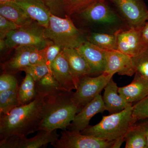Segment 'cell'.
<instances>
[{"label":"cell","mask_w":148,"mask_h":148,"mask_svg":"<svg viewBox=\"0 0 148 148\" xmlns=\"http://www.w3.org/2000/svg\"><path fill=\"white\" fill-rule=\"evenodd\" d=\"M125 148H147L145 131L137 123L132 125L125 135Z\"/></svg>","instance_id":"cell-22"},{"label":"cell","mask_w":148,"mask_h":148,"mask_svg":"<svg viewBox=\"0 0 148 148\" xmlns=\"http://www.w3.org/2000/svg\"><path fill=\"white\" fill-rule=\"evenodd\" d=\"M14 2L23 9L33 20L44 28L48 27L51 13L42 0H16Z\"/></svg>","instance_id":"cell-17"},{"label":"cell","mask_w":148,"mask_h":148,"mask_svg":"<svg viewBox=\"0 0 148 148\" xmlns=\"http://www.w3.org/2000/svg\"><path fill=\"white\" fill-rule=\"evenodd\" d=\"M132 110V103L121 112L103 116L98 124L93 126L89 125L80 132L83 135L114 142L113 148H120L125 141L126 133L133 125Z\"/></svg>","instance_id":"cell-3"},{"label":"cell","mask_w":148,"mask_h":148,"mask_svg":"<svg viewBox=\"0 0 148 148\" xmlns=\"http://www.w3.org/2000/svg\"><path fill=\"white\" fill-rule=\"evenodd\" d=\"M143 35L144 38L148 44V18L143 28Z\"/></svg>","instance_id":"cell-37"},{"label":"cell","mask_w":148,"mask_h":148,"mask_svg":"<svg viewBox=\"0 0 148 148\" xmlns=\"http://www.w3.org/2000/svg\"><path fill=\"white\" fill-rule=\"evenodd\" d=\"M18 88L0 92V116L7 114L14 108L21 106L18 100Z\"/></svg>","instance_id":"cell-25"},{"label":"cell","mask_w":148,"mask_h":148,"mask_svg":"<svg viewBox=\"0 0 148 148\" xmlns=\"http://www.w3.org/2000/svg\"><path fill=\"white\" fill-rule=\"evenodd\" d=\"M16 0H0V3L6 2H14Z\"/></svg>","instance_id":"cell-39"},{"label":"cell","mask_w":148,"mask_h":148,"mask_svg":"<svg viewBox=\"0 0 148 148\" xmlns=\"http://www.w3.org/2000/svg\"><path fill=\"white\" fill-rule=\"evenodd\" d=\"M77 49L86 60L92 74H101L104 73L106 65V51L88 41Z\"/></svg>","instance_id":"cell-14"},{"label":"cell","mask_w":148,"mask_h":148,"mask_svg":"<svg viewBox=\"0 0 148 148\" xmlns=\"http://www.w3.org/2000/svg\"><path fill=\"white\" fill-rule=\"evenodd\" d=\"M135 73L148 79V46L142 53L132 57Z\"/></svg>","instance_id":"cell-27"},{"label":"cell","mask_w":148,"mask_h":148,"mask_svg":"<svg viewBox=\"0 0 148 148\" xmlns=\"http://www.w3.org/2000/svg\"><path fill=\"white\" fill-rule=\"evenodd\" d=\"M0 14L19 27L33 21L23 9L14 2L0 3Z\"/></svg>","instance_id":"cell-21"},{"label":"cell","mask_w":148,"mask_h":148,"mask_svg":"<svg viewBox=\"0 0 148 148\" xmlns=\"http://www.w3.org/2000/svg\"><path fill=\"white\" fill-rule=\"evenodd\" d=\"M61 136L51 145L55 148H113L114 143L94 136L83 135L80 132L64 130Z\"/></svg>","instance_id":"cell-8"},{"label":"cell","mask_w":148,"mask_h":148,"mask_svg":"<svg viewBox=\"0 0 148 148\" xmlns=\"http://www.w3.org/2000/svg\"><path fill=\"white\" fill-rule=\"evenodd\" d=\"M113 75L104 73L96 77L86 75L81 78L72 99L75 106L81 109L100 94Z\"/></svg>","instance_id":"cell-6"},{"label":"cell","mask_w":148,"mask_h":148,"mask_svg":"<svg viewBox=\"0 0 148 148\" xmlns=\"http://www.w3.org/2000/svg\"><path fill=\"white\" fill-rule=\"evenodd\" d=\"M7 48L5 39H0V49L1 51H3Z\"/></svg>","instance_id":"cell-38"},{"label":"cell","mask_w":148,"mask_h":148,"mask_svg":"<svg viewBox=\"0 0 148 148\" xmlns=\"http://www.w3.org/2000/svg\"><path fill=\"white\" fill-rule=\"evenodd\" d=\"M36 91V96L32 102L16 107L0 116V141L14 135L27 137L38 131L42 119L45 98L48 92Z\"/></svg>","instance_id":"cell-1"},{"label":"cell","mask_w":148,"mask_h":148,"mask_svg":"<svg viewBox=\"0 0 148 148\" xmlns=\"http://www.w3.org/2000/svg\"><path fill=\"white\" fill-rule=\"evenodd\" d=\"M61 51L62 49L61 47L54 43L49 45L46 47V64L48 66L50 71L52 62L55 60L58 54L61 53Z\"/></svg>","instance_id":"cell-34"},{"label":"cell","mask_w":148,"mask_h":148,"mask_svg":"<svg viewBox=\"0 0 148 148\" xmlns=\"http://www.w3.org/2000/svg\"><path fill=\"white\" fill-rule=\"evenodd\" d=\"M104 0H66V12L67 15L79 14L95 3Z\"/></svg>","instance_id":"cell-26"},{"label":"cell","mask_w":148,"mask_h":148,"mask_svg":"<svg viewBox=\"0 0 148 148\" xmlns=\"http://www.w3.org/2000/svg\"><path fill=\"white\" fill-rule=\"evenodd\" d=\"M143 28L116 30L115 33L116 36L117 50L131 57H135L142 53L148 46L143 36Z\"/></svg>","instance_id":"cell-10"},{"label":"cell","mask_w":148,"mask_h":148,"mask_svg":"<svg viewBox=\"0 0 148 148\" xmlns=\"http://www.w3.org/2000/svg\"><path fill=\"white\" fill-rule=\"evenodd\" d=\"M107 1L113 5L128 29L144 27L148 18V9L144 0Z\"/></svg>","instance_id":"cell-7"},{"label":"cell","mask_w":148,"mask_h":148,"mask_svg":"<svg viewBox=\"0 0 148 148\" xmlns=\"http://www.w3.org/2000/svg\"><path fill=\"white\" fill-rule=\"evenodd\" d=\"M118 92L127 103L139 102L148 95V79L135 73L132 82L125 86L119 87Z\"/></svg>","instance_id":"cell-18"},{"label":"cell","mask_w":148,"mask_h":148,"mask_svg":"<svg viewBox=\"0 0 148 148\" xmlns=\"http://www.w3.org/2000/svg\"><path fill=\"white\" fill-rule=\"evenodd\" d=\"M26 73L29 74L33 78L36 83L45 76L51 71L48 66L46 64L30 65L23 70Z\"/></svg>","instance_id":"cell-30"},{"label":"cell","mask_w":148,"mask_h":148,"mask_svg":"<svg viewBox=\"0 0 148 148\" xmlns=\"http://www.w3.org/2000/svg\"><path fill=\"white\" fill-rule=\"evenodd\" d=\"M118 88L113 77L104 88L103 100L106 110L108 111L110 114L121 112L132 104L127 103L120 95Z\"/></svg>","instance_id":"cell-19"},{"label":"cell","mask_w":148,"mask_h":148,"mask_svg":"<svg viewBox=\"0 0 148 148\" xmlns=\"http://www.w3.org/2000/svg\"><path fill=\"white\" fill-rule=\"evenodd\" d=\"M53 14L60 16L66 12V0H42Z\"/></svg>","instance_id":"cell-32"},{"label":"cell","mask_w":148,"mask_h":148,"mask_svg":"<svg viewBox=\"0 0 148 148\" xmlns=\"http://www.w3.org/2000/svg\"><path fill=\"white\" fill-rule=\"evenodd\" d=\"M18 94L21 106L30 103L36 98L37 94L36 82L29 74L26 73V76L18 87Z\"/></svg>","instance_id":"cell-24"},{"label":"cell","mask_w":148,"mask_h":148,"mask_svg":"<svg viewBox=\"0 0 148 148\" xmlns=\"http://www.w3.org/2000/svg\"><path fill=\"white\" fill-rule=\"evenodd\" d=\"M46 47L41 49H36L33 51L30 54L29 57L30 65L46 64Z\"/></svg>","instance_id":"cell-35"},{"label":"cell","mask_w":148,"mask_h":148,"mask_svg":"<svg viewBox=\"0 0 148 148\" xmlns=\"http://www.w3.org/2000/svg\"><path fill=\"white\" fill-rule=\"evenodd\" d=\"M18 27L16 24L0 14V39H5L8 33Z\"/></svg>","instance_id":"cell-33"},{"label":"cell","mask_w":148,"mask_h":148,"mask_svg":"<svg viewBox=\"0 0 148 148\" xmlns=\"http://www.w3.org/2000/svg\"><path fill=\"white\" fill-rule=\"evenodd\" d=\"M36 90L49 91L60 88L53 74L49 72L43 77L39 81L36 83Z\"/></svg>","instance_id":"cell-29"},{"label":"cell","mask_w":148,"mask_h":148,"mask_svg":"<svg viewBox=\"0 0 148 148\" xmlns=\"http://www.w3.org/2000/svg\"><path fill=\"white\" fill-rule=\"evenodd\" d=\"M45 38L65 48H77L88 41V34L77 28L69 15L61 18L51 13L49 24L45 28Z\"/></svg>","instance_id":"cell-4"},{"label":"cell","mask_w":148,"mask_h":148,"mask_svg":"<svg viewBox=\"0 0 148 148\" xmlns=\"http://www.w3.org/2000/svg\"><path fill=\"white\" fill-rule=\"evenodd\" d=\"M148 119V94L133 106L132 119L133 124L137 121Z\"/></svg>","instance_id":"cell-28"},{"label":"cell","mask_w":148,"mask_h":148,"mask_svg":"<svg viewBox=\"0 0 148 148\" xmlns=\"http://www.w3.org/2000/svg\"><path fill=\"white\" fill-rule=\"evenodd\" d=\"M51 72L62 90L71 91L76 89L68 61L61 51L52 62Z\"/></svg>","instance_id":"cell-15"},{"label":"cell","mask_w":148,"mask_h":148,"mask_svg":"<svg viewBox=\"0 0 148 148\" xmlns=\"http://www.w3.org/2000/svg\"><path fill=\"white\" fill-rule=\"evenodd\" d=\"M88 41L106 51L117 50V43L115 33H94L88 34Z\"/></svg>","instance_id":"cell-23"},{"label":"cell","mask_w":148,"mask_h":148,"mask_svg":"<svg viewBox=\"0 0 148 148\" xmlns=\"http://www.w3.org/2000/svg\"><path fill=\"white\" fill-rule=\"evenodd\" d=\"M18 81L13 75L4 72L0 76V92L14 90L18 87Z\"/></svg>","instance_id":"cell-31"},{"label":"cell","mask_w":148,"mask_h":148,"mask_svg":"<svg viewBox=\"0 0 148 148\" xmlns=\"http://www.w3.org/2000/svg\"><path fill=\"white\" fill-rule=\"evenodd\" d=\"M47 92L45 98L42 119L38 131L67 130L76 115L81 110L72 100L73 92L61 89Z\"/></svg>","instance_id":"cell-2"},{"label":"cell","mask_w":148,"mask_h":148,"mask_svg":"<svg viewBox=\"0 0 148 148\" xmlns=\"http://www.w3.org/2000/svg\"><path fill=\"white\" fill-rule=\"evenodd\" d=\"M36 49L37 48L30 46H19L15 47L12 57L3 64L4 71L12 74L23 71L30 65V54Z\"/></svg>","instance_id":"cell-20"},{"label":"cell","mask_w":148,"mask_h":148,"mask_svg":"<svg viewBox=\"0 0 148 148\" xmlns=\"http://www.w3.org/2000/svg\"><path fill=\"white\" fill-rule=\"evenodd\" d=\"M106 110L103 97L99 94L77 114L67 129L81 132L89 126V121L92 117Z\"/></svg>","instance_id":"cell-12"},{"label":"cell","mask_w":148,"mask_h":148,"mask_svg":"<svg viewBox=\"0 0 148 148\" xmlns=\"http://www.w3.org/2000/svg\"><path fill=\"white\" fill-rule=\"evenodd\" d=\"M56 130L52 131L39 130L33 138L14 135L0 141L1 148H39L45 147L49 143H55L59 138Z\"/></svg>","instance_id":"cell-11"},{"label":"cell","mask_w":148,"mask_h":148,"mask_svg":"<svg viewBox=\"0 0 148 148\" xmlns=\"http://www.w3.org/2000/svg\"><path fill=\"white\" fill-rule=\"evenodd\" d=\"M107 1L104 0L95 3L79 14L90 23L104 27H116L121 24L122 21H124L117 12L111 7Z\"/></svg>","instance_id":"cell-9"},{"label":"cell","mask_w":148,"mask_h":148,"mask_svg":"<svg viewBox=\"0 0 148 148\" xmlns=\"http://www.w3.org/2000/svg\"><path fill=\"white\" fill-rule=\"evenodd\" d=\"M61 52L68 61L77 89L81 78L92 75L90 67L77 49L65 48Z\"/></svg>","instance_id":"cell-16"},{"label":"cell","mask_w":148,"mask_h":148,"mask_svg":"<svg viewBox=\"0 0 148 148\" xmlns=\"http://www.w3.org/2000/svg\"><path fill=\"white\" fill-rule=\"evenodd\" d=\"M135 123L140 125L144 130L147 140V148H148V119L138 121Z\"/></svg>","instance_id":"cell-36"},{"label":"cell","mask_w":148,"mask_h":148,"mask_svg":"<svg viewBox=\"0 0 148 148\" xmlns=\"http://www.w3.org/2000/svg\"><path fill=\"white\" fill-rule=\"evenodd\" d=\"M104 73L114 75L132 76L135 73L132 57L118 50L106 51V65Z\"/></svg>","instance_id":"cell-13"},{"label":"cell","mask_w":148,"mask_h":148,"mask_svg":"<svg viewBox=\"0 0 148 148\" xmlns=\"http://www.w3.org/2000/svg\"><path fill=\"white\" fill-rule=\"evenodd\" d=\"M45 28L33 20L27 25L10 32L5 39L7 48L30 46L38 49L45 48L53 43L45 38L44 35Z\"/></svg>","instance_id":"cell-5"}]
</instances>
